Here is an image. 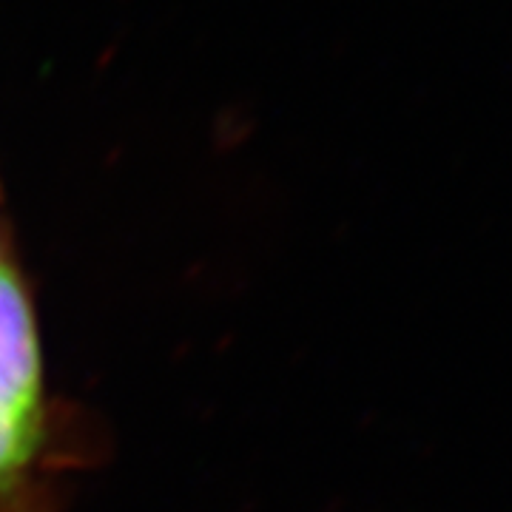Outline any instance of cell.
Instances as JSON below:
<instances>
[{"mask_svg":"<svg viewBox=\"0 0 512 512\" xmlns=\"http://www.w3.org/2000/svg\"><path fill=\"white\" fill-rule=\"evenodd\" d=\"M40 419L0 410V487L20 476L23 464L35 453Z\"/></svg>","mask_w":512,"mask_h":512,"instance_id":"obj_2","label":"cell"},{"mask_svg":"<svg viewBox=\"0 0 512 512\" xmlns=\"http://www.w3.org/2000/svg\"><path fill=\"white\" fill-rule=\"evenodd\" d=\"M0 410L40 419V350L18 276L0 268Z\"/></svg>","mask_w":512,"mask_h":512,"instance_id":"obj_1","label":"cell"}]
</instances>
